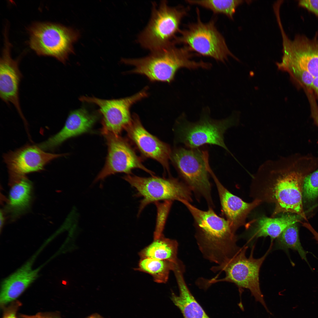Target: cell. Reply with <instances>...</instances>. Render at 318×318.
<instances>
[{"instance_id":"1","label":"cell","mask_w":318,"mask_h":318,"mask_svg":"<svg viewBox=\"0 0 318 318\" xmlns=\"http://www.w3.org/2000/svg\"><path fill=\"white\" fill-rule=\"evenodd\" d=\"M318 168V157L296 154L267 160L252 176L250 196L273 203L271 217L281 213L296 214L307 220L302 202L304 179Z\"/></svg>"},{"instance_id":"2","label":"cell","mask_w":318,"mask_h":318,"mask_svg":"<svg viewBox=\"0 0 318 318\" xmlns=\"http://www.w3.org/2000/svg\"><path fill=\"white\" fill-rule=\"evenodd\" d=\"M181 202L193 217L197 244L206 259L219 265L236 254L240 248L236 244L237 237L226 219L218 216L212 208L203 211L188 201Z\"/></svg>"},{"instance_id":"3","label":"cell","mask_w":318,"mask_h":318,"mask_svg":"<svg viewBox=\"0 0 318 318\" xmlns=\"http://www.w3.org/2000/svg\"><path fill=\"white\" fill-rule=\"evenodd\" d=\"M172 44L158 50L150 52L148 55L137 58H123L121 62L132 66L128 73L145 76L150 81L168 83L172 82L177 71L185 68L189 69H209L211 63L193 59L194 54L186 46L177 47Z\"/></svg>"},{"instance_id":"4","label":"cell","mask_w":318,"mask_h":318,"mask_svg":"<svg viewBox=\"0 0 318 318\" xmlns=\"http://www.w3.org/2000/svg\"><path fill=\"white\" fill-rule=\"evenodd\" d=\"M272 246L266 254L258 259L253 256L254 247L253 246L249 256H246L248 248L245 245L226 262L219 265L212 267L211 270L214 272L223 271L224 277L219 279L213 278L205 280L204 287L207 289L211 285L219 282H228L234 283L238 289L241 294L244 289L249 290L256 301L260 302L268 311L261 291L259 283V272L261 267L271 250Z\"/></svg>"},{"instance_id":"5","label":"cell","mask_w":318,"mask_h":318,"mask_svg":"<svg viewBox=\"0 0 318 318\" xmlns=\"http://www.w3.org/2000/svg\"><path fill=\"white\" fill-rule=\"evenodd\" d=\"M210 114L208 109H205L199 120L195 122L188 121L184 115L181 116L176 121L175 129L177 141L188 148H198L206 144L216 145L232 154L224 143V134L228 128L237 124L239 113L235 112L221 120L213 119Z\"/></svg>"},{"instance_id":"6","label":"cell","mask_w":318,"mask_h":318,"mask_svg":"<svg viewBox=\"0 0 318 318\" xmlns=\"http://www.w3.org/2000/svg\"><path fill=\"white\" fill-rule=\"evenodd\" d=\"M152 5L150 20L138 39L141 47L150 52L173 44L176 34L180 30L181 20L189 9L182 6H170L166 0L161 1L158 6L155 2Z\"/></svg>"},{"instance_id":"7","label":"cell","mask_w":318,"mask_h":318,"mask_svg":"<svg viewBox=\"0 0 318 318\" xmlns=\"http://www.w3.org/2000/svg\"><path fill=\"white\" fill-rule=\"evenodd\" d=\"M196 12V21L180 30V35L175 38L173 43L182 44L198 55L223 63H225L229 56L239 61L228 48L224 38L217 28L214 19L203 22L198 8Z\"/></svg>"},{"instance_id":"8","label":"cell","mask_w":318,"mask_h":318,"mask_svg":"<svg viewBox=\"0 0 318 318\" xmlns=\"http://www.w3.org/2000/svg\"><path fill=\"white\" fill-rule=\"evenodd\" d=\"M28 44L38 55L53 57L64 64L74 53L80 33L70 27L50 22H35L28 29Z\"/></svg>"},{"instance_id":"9","label":"cell","mask_w":318,"mask_h":318,"mask_svg":"<svg viewBox=\"0 0 318 318\" xmlns=\"http://www.w3.org/2000/svg\"><path fill=\"white\" fill-rule=\"evenodd\" d=\"M208 151L200 148L178 147L172 153L170 160L184 182L198 197H202L209 208L213 204L209 180Z\"/></svg>"},{"instance_id":"10","label":"cell","mask_w":318,"mask_h":318,"mask_svg":"<svg viewBox=\"0 0 318 318\" xmlns=\"http://www.w3.org/2000/svg\"><path fill=\"white\" fill-rule=\"evenodd\" d=\"M137 191L136 196L142 198L138 215L148 205L161 201H192L191 191L183 181L172 177L152 176L142 177L133 174L122 177Z\"/></svg>"},{"instance_id":"11","label":"cell","mask_w":318,"mask_h":318,"mask_svg":"<svg viewBox=\"0 0 318 318\" xmlns=\"http://www.w3.org/2000/svg\"><path fill=\"white\" fill-rule=\"evenodd\" d=\"M148 87H146L132 95L118 99L105 100L82 96L79 100L82 102L94 104L99 107V111L103 117L101 130L103 135L110 133L120 135L132 120L131 107L148 96Z\"/></svg>"},{"instance_id":"12","label":"cell","mask_w":318,"mask_h":318,"mask_svg":"<svg viewBox=\"0 0 318 318\" xmlns=\"http://www.w3.org/2000/svg\"><path fill=\"white\" fill-rule=\"evenodd\" d=\"M279 27L282 38L283 56L281 62L276 63L278 69L288 66L297 67L308 72L314 80L318 78V32L312 38L298 34L292 40L282 25Z\"/></svg>"},{"instance_id":"13","label":"cell","mask_w":318,"mask_h":318,"mask_svg":"<svg viewBox=\"0 0 318 318\" xmlns=\"http://www.w3.org/2000/svg\"><path fill=\"white\" fill-rule=\"evenodd\" d=\"M108 146V154L105 165L94 181L102 180L117 173L132 174L135 168L141 169L154 175V173L147 168L127 142L120 135L111 133L103 135Z\"/></svg>"},{"instance_id":"14","label":"cell","mask_w":318,"mask_h":318,"mask_svg":"<svg viewBox=\"0 0 318 318\" xmlns=\"http://www.w3.org/2000/svg\"><path fill=\"white\" fill-rule=\"evenodd\" d=\"M4 47L0 60V97L6 103H12L25 121L19 100V85L22 75L19 61L11 57V45L8 39V31L4 32Z\"/></svg>"},{"instance_id":"15","label":"cell","mask_w":318,"mask_h":318,"mask_svg":"<svg viewBox=\"0 0 318 318\" xmlns=\"http://www.w3.org/2000/svg\"><path fill=\"white\" fill-rule=\"evenodd\" d=\"M125 130L129 138L144 156L156 160L169 171V160L172 153L170 146L148 132L137 114H133L130 122Z\"/></svg>"},{"instance_id":"16","label":"cell","mask_w":318,"mask_h":318,"mask_svg":"<svg viewBox=\"0 0 318 318\" xmlns=\"http://www.w3.org/2000/svg\"><path fill=\"white\" fill-rule=\"evenodd\" d=\"M66 155L47 153L38 145H27L4 155L9 175H25L43 169L52 160Z\"/></svg>"},{"instance_id":"17","label":"cell","mask_w":318,"mask_h":318,"mask_svg":"<svg viewBox=\"0 0 318 318\" xmlns=\"http://www.w3.org/2000/svg\"><path fill=\"white\" fill-rule=\"evenodd\" d=\"M216 185L221 204V211L229 222L232 230L236 232L240 227L244 225L248 215L261 202L254 200L246 203L230 192L221 183L211 168L209 170Z\"/></svg>"},{"instance_id":"18","label":"cell","mask_w":318,"mask_h":318,"mask_svg":"<svg viewBox=\"0 0 318 318\" xmlns=\"http://www.w3.org/2000/svg\"><path fill=\"white\" fill-rule=\"evenodd\" d=\"M97 119L96 115L85 108L72 111L61 130L38 145L44 151L53 150L67 139L88 131Z\"/></svg>"},{"instance_id":"19","label":"cell","mask_w":318,"mask_h":318,"mask_svg":"<svg viewBox=\"0 0 318 318\" xmlns=\"http://www.w3.org/2000/svg\"><path fill=\"white\" fill-rule=\"evenodd\" d=\"M33 258L2 282L0 294V303L4 305L17 298L37 278L40 268L33 269Z\"/></svg>"},{"instance_id":"20","label":"cell","mask_w":318,"mask_h":318,"mask_svg":"<svg viewBox=\"0 0 318 318\" xmlns=\"http://www.w3.org/2000/svg\"><path fill=\"white\" fill-rule=\"evenodd\" d=\"M184 271L181 269H177L174 271L179 294L176 295L172 292L171 299L180 310L184 318H210L188 288L183 277Z\"/></svg>"},{"instance_id":"21","label":"cell","mask_w":318,"mask_h":318,"mask_svg":"<svg viewBox=\"0 0 318 318\" xmlns=\"http://www.w3.org/2000/svg\"><path fill=\"white\" fill-rule=\"evenodd\" d=\"M299 216L287 214L278 217H263L256 220L248 236V243L252 244L258 238L270 237L271 243L289 225L300 221Z\"/></svg>"},{"instance_id":"22","label":"cell","mask_w":318,"mask_h":318,"mask_svg":"<svg viewBox=\"0 0 318 318\" xmlns=\"http://www.w3.org/2000/svg\"><path fill=\"white\" fill-rule=\"evenodd\" d=\"M11 187L7 208L14 218L23 213L29 207L32 199V185L25 175H10Z\"/></svg>"},{"instance_id":"23","label":"cell","mask_w":318,"mask_h":318,"mask_svg":"<svg viewBox=\"0 0 318 318\" xmlns=\"http://www.w3.org/2000/svg\"><path fill=\"white\" fill-rule=\"evenodd\" d=\"M178 243L175 240L165 238L163 235L153 241L139 253L140 259L150 258L170 261L178 264L177 257Z\"/></svg>"},{"instance_id":"24","label":"cell","mask_w":318,"mask_h":318,"mask_svg":"<svg viewBox=\"0 0 318 318\" xmlns=\"http://www.w3.org/2000/svg\"><path fill=\"white\" fill-rule=\"evenodd\" d=\"M169 261L150 258L140 259L136 270L148 273L153 280L159 283H165L168 281L170 271L179 265Z\"/></svg>"},{"instance_id":"25","label":"cell","mask_w":318,"mask_h":318,"mask_svg":"<svg viewBox=\"0 0 318 318\" xmlns=\"http://www.w3.org/2000/svg\"><path fill=\"white\" fill-rule=\"evenodd\" d=\"M275 247L278 249L286 252L289 249L297 251L301 258L308 264L305 251L300 241L298 230L296 223L292 224L287 227L276 238Z\"/></svg>"},{"instance_id":"26","label":"cell","mask_w":318,"mask_h":318,"mask_svg":"<svg viewBox=\"0 0 318 318\" xmlns=\"http://www.w3.org/2000/svg\"><path fill=\"white\" fill-rule=\"evenodd\" d=\"M246 1L240 0H188L186 3L208 9L215 14L225 15L233 20L237 8Z\"/></svg>"},{"instance_id":"27","label":"cell","mask_w":318,"mask_h":318,"mask_svg":"<svg viewBox=\"0 0 318 318\" xmlns=\"http://www.w3.org/2000/svg\"><path fill=\"white\" fill-rule=\"evenodd\" d=\"M163 201L154 203L157 208V215L153 239L158 238L163 235L166 221L173 203V201Z\"/></svg>"},{"instance_id":"28","label":"cell","mask_w":318,"mask_h":318,"mask_svg":"<svg viewBox=\"0 0 318 318\" xmlns=\"http://www.w3.org/2000/svg\"><path fill=\"white\" fill-rule=\"evenodd\" d=\"M303 191L305 197L309 200H313L318 196V168L305 177Z\"/></svg>"},{"instance_id":"29","label":"cell","mask_w":318,"mask_h":318,"mask_svg":"<svg viewBox=\"0 0 318 318\" xmlns=\"http://www.w3.org/2000/svg\"><path fill=\"white\" fill-rule=\"evenodd\" d=\"M309 104L311 116L314 122L318 127V105L314 94L307 92L306 94Z\"/></svg>"},{"instance_id":"30","label":"cell","mask_w":318,"mask_h":318,"mask_svg":"<svg viewBox=\"0 0 318 318\" xmlns=\"http://www.w3.org/2000/svg\"><path fill=\"white\" fill-rule=\"evenodd\" d=\"M298 5L313 13L318 17V0H301Z\"/></svg>"},{"instance_id":"31","label":"cell","mask_w":318,"mask_h":318,"mask_svg":"<svg viewBox=\"0 0 318 318\" xmlns=\"http://www.w3.org/2000/svg\"><path fill=\"white\" fill-rule=\"evenodd\" d=\"M21 316L22 318H57L41 313H38L34 315H22Z\"/></svg>"},{"instance_id":"32","label":"cell","mask_w":318,"mask_h":318,"mask_svg":"<svg viewBox=\"0 0 318 318\" xmlns=\"http://www.w3.org/2000/svg\"><path fill=\"white\" fill-rule=\"evenodd\" d=\"M304 226L308 229L314 235V238L318 242V233L314 229V228L309 224L307 223H302Z\"/></svg>"},{"instance_id":"33","label":"cell","mask_w":318,"mask_h":318,"mask_svg":"<svg viewBox=\"0 0 318 318\" xmlns=\"http://www.w3.org/2000/svg\"><path fill=\"white\" fill-rule=\"evenodd\" d=\"M3 318H16L15 311L14 310H11L7 312L5 314Z\"/></svg>"},{"instance_id":"34","label":"cell","mask_w":318,"mask_h":318,"mask_svg":"<svg viewBox=\"0 0 318 318\" xmlns=\"http://www.w3.org/2000/svg\"><path fill=\"white\" fill-rule=\"evenodd\" d=\"M86 318H103L99 314L95 313L87 317Z\"/></svg>"}]
</instances>
